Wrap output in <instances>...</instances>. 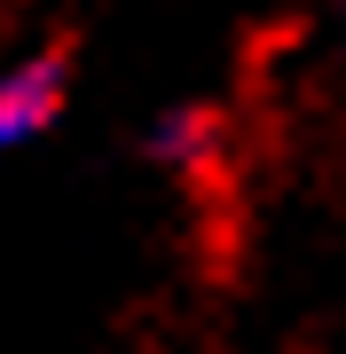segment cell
<instances>
[{"label": "cell", "mask_w": 346, "mask_h": 354, "mask_svg": "<svg viewBox=\"0 0 346 354\" xmlns=\"http://www.w3.org/2000/svg\"><path fill=\"white\" fill-rule=\"evenodd\" d=\"M338 24H346V0H338Z\"/></svg>", "instance_id": "3957f363"}, {"label": "cell", "mask_w": 346, "mask_h": 354, "mask_svg": "<svg viewBox=\"0 0 346 354\" xmlns=\"http://www.w3.org/2000/svg\"><path fill=\"white\" fill-rule=\"evenodd\" d=\"M213 158H220V111L181 102V111L150 118V165H166V174H205Z\"/></svg>", "instance_id": "7a4b0ae2"}, {"label": "cell", "mask_w": 346, "mask_h": 354, "mask_svg": "<svg viewBox=\"0 0 346 354\" xmlns=\"http://www.w3.org/2000/svg\"><path fill=\"white\" fill-rule=\"evenodd\" d=\"M64 87H71V64L64 55H24V64L0 71V158H16L24 142H39L64 111Z\"/></svg>", "instance_id": "6da1fadb"}]
</instances>
